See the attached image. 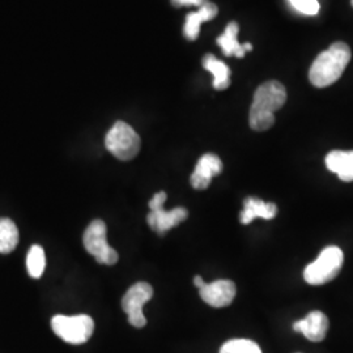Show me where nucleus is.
<instances>
[{"mask_svg": "<svg viewBox=\"0 0 353 353\" xmlns=\"http://www.w3.org/2000/svg\"><path fill=\"white\" fill-rule=\"evenodd\" d=\"M223 172V163L219 156L214 153L203 154L195 166L194 173L190 176L191 186L196 190H205L210 185L212 178L219 176Z\"/></svg>", "mask_w": 353, "mask_h": 353, "instance_id": "obj_10", "label": "nucleus"}, {"mask_svg": "<svg viewBox=\"0 0 353 353\" xmlns=\"http://www.w3.org/2000/svg\"><path fill=\"white\" fill-rule=\"evenodd\" d=\"M351 4H352V7H353V0H351Z\"/></svg>", "mask_w": 353, "mask_h": 353, "instance_id": "obj_23", "label": "nucleus"}, {"mask_svg": "<svg viewBox=\"0 0 353 353\" xmlns=\"http://www.w3.org/2000/svg\"><path fill=\"white\" fill-rule=\"evenodd\" d=\"M194 284H195V287H196V288H199V290H201L205 283H204V280H203L202 276H195V278H194Z\"/></svg>", "mask_w": 353, "mask_h": 353, "instance_id": "obj_22", "label": "nucleus"}, {"mask_svg": "<svg viewBox=\"0 0 353 353\" xmlns=\"http://www.w3.org/2000/svg\"><path fill=\"white\" fill-rule=\"evenodd\" d=\"M153 297L151 284L139 281L134 284L122 299V309L128 316L131 326L143 328L147 325V318L143 314V306Z\"/></svg>", "mask_w": 353, "mask_h": 353, "instance_id": "obj_8", "label": "nucleus"}, {"mask_svg": "<svg viewBox=\"0 0 353 353\" xmlns=\"http://www.w3.org/2000/svg\"><path fill=\"white\" fill-rule=\"evenodd\" d=\"M105 145L118 160L130 161L139 153L141 140L132 127L119 121L106 134Z\"/></svg>", "mask_w": 353, "mask_h": 353, "instance_id": "obj_4", "label": "nucleus"}, {"mask_svg": "<svg viewBox=\"0 0 353 353\" xmlns=\"http://www.w3.org/2000/svg\"><path fill=\"white\" fill-rule=\"evenodd\" d=\"M51 328L58 338L74 345L84 344L94 331L93 319L85 314L67 316H55L51 319Z\"/></svg>", "mask_w": 353, "mask_h": 353, "instance_id": "obj_5", "label": "nucleus"}, {"mask_svg": "<svg viewBox=\"0 0 353 353\" xmlns=\"http://www.w3.org/2000/svg\"><path fill=\"white\" fill-rule=\"evenodd\" d=\"M19 243V229L10 219H0V254L12 252Z\"/></svg>", "mask_w": 353, "mask_h": 353, "instance_id": "obj_17", "label": "nucleus"}, {"mask_svg": "<svg viewBox=\"0 0 353 353\" xmlns=\"http://www.w3.org/2000/svg\"><path fill=\"white\" fill-rule=\"evenodd\" d=\"M290 4L303 14L313 16L319 12V3L318 0H290Z\"/></svg>", "mask_w": 353, "mask_h": 353, "instance_id": "obj_20", "label": "nucleus"}, {"mask_svg": "<svg viewBox=\"0 0 353 353\" xmlns=\"http://www.w3.org/2000/svg\"><path fill=\"white\" fill-rule=\"evenodd\" d=\"M351 61V49L344 42L332 43L322 51L310 67L309 79L316 88H326L338 81Z\"/></svg>", "mask_w": 353, "mask_h": 353, "instance_id": "obj_2", "label": "nucleus"}, {"mask_svg": "<svg viewBox=\"0 0 353 353\" xmlns=\"http://www.w3.org/2000/svg\"><path fill=\"white\" fill-rule=\"evenodd\" d=\"M220 353H262L259 345L248 339H233L221 347Z\"/></svg>", "mask_w": 353, "mask_h": 353, "instance_id": "obj_19", "label": "nucleus"}, {"mask_svg": "<svg viewBox=\"0 0 353 353\" xmlns=\"http://www.w3.org/2000/svg\"><path fill=\"white\" fill-rule=\"evenodd\" d=\"M293 330L301 332L310 341H325L328 331V318L322 312H312L303 319L294 322Z\"/></svg>", "mask_w": 353, "mask_h": 353, "instance_id": "obj_11", "label": "nucleus"}, {"mask_svg": "<svg viewBox=\"0 0 353 353\" xmlns=\"http://www.w3.org/2000/svg\"><path fill=\"white\" fill-rule=\"evenodd\" d=\"M217 12H219V10H217L216 4L208 1V3L203 4L198 12L189 13L188 17H186L185 29H183V33H185L186 38L190 41H195L199 36L202 23L212 20L214 17H216Z\"/></svg>", "mask_w": 353, "mask_h": 353, "instance_id": "obj_14", "label": "nucleus"}, {"mask_svg": "<svg viewBox=\"0 0 353 353\" xmlns=\"http://www.w3.org/2000/svg\"><path fill=\"white\" fill-rule=\"evenodd\" d=\"M328 170L338 174L343 182L353 181V151H332L326 156Z\"/></svg>", "mask_w": 353, "mask_h": 353, "instance_id": "obj_13", "label": "nucleus"}, {"mask_svg": "<svg viewBox=\"0 0 353 353\" xmlns=\"http://www.w3.org/2000/svg\"><path fill=\"white\" fill-rule=\"evenodd\" d=\"M106 224L102 220H94L89 224L83 236L85 250L94 256L100 265H114L119 256L112 246L108 245Z\"/></svg>", "mask_w": 353, "mask_h": 353, "instance_id": "obj_6", "label": "nucleus"}, {"mask_svg": "<svg viewBox=\"0 0 353 353\" xmlns=\"http://www.w3.org/2000/svg\"><path fill=\"white\" fill-rule=\"evenodd\" d=\"M344 254L338 246H328L322 250L313 263L303 271V279L310 285H323L334 280L341 272Z\"/></svg>", "mask_w": 353, "mask_h": 353, "instance_id": "obj_3", "label": "nucleus"}, {"mask_svg": "<svg viewBox=\"0 0 353 353\" xmlns=\"http://www.w3.org/2000/svg\"><path fill=\"white\" fill-rule=\"evenodd\" d=\"M46 267L45 252L39 245H33L26 256V268L30 278L39 279Z\"/></svg>", "mask_w": 353, "mask_h": 353, "instance_id": "obj_18", "label": "nucleus"}, {"mask_svg": "<svg viewBox=\"0 0 353 353\" xmlns=\"http://www.w3.org/2000/svg\"><path fill=\"white\" fill-rule=\"evenodd\" d=\"M203 67L214 75V88L224 90L230 85V70L227 64L216 59L212 54L203 58Z\"/></svg>", "mask_w": 353, "mask_h": 353, "instance_id": "obj_16", "label": "nucleus"}, {"mask_svg": "<svg viewBox=\"0 0 353 353\" xmlns=\"http://www.w3.org/2000/svg\"><path fill=\"white\" fill-rule=\"evenodd\" d=\"M287 101V89L276 80L265 81L254 93L249 123L254 131H267L275 123V112Z\"/></svg>", "mask_w": 353, "mask_h": 353, "instance_id": "obj_1", "label": "nucleus"}, {"mask_svg": "<svg viewBox=\"0 0 353 353\" xmlns=\"http://www.w3.org/2000/svg\"><path fill=\"white\" fill-rule=\"evenodd\" d=\"M237 293L236 284L230 280H216L204 284L199 290L203 301L212 307H225L233 303Z\"/></svg>", "mask_w": 353, "mask_h": 353, "instance_id": "obj_9", "label": "nucleus"}, {"mask_svg": "<svg viewBox=\"0 0 353 353\" xmlns=\"http://www.w3.org/2000/svg\"><path fill=\"white\" fill-rule=\"evenodd\" d=\"M166 192L160 191L152 198L148 204L151 212L147 216V223L153 230L159 233V236H164L169 229L179 225L189 216L188 210L183 207H176L172 211H166L164 210Z\"/></svg>", "mask_w": 353, "mask_h": 353, "instance_id": "obj_7", "label": "nucleus"}, {"mask_svg": "<svg viewBox=\"0 0 353 353\" xmlns=\"http://www.w3.org/2000/svg\"><path fill=\"white\" fill-rule=\"evenodd\" d=\"M278 214V205L275 203H265L258 198H248L243 202V210L240 214L241 224L248 225L254 219L261 217L272 220Z\"/></svg>", "mask_w": 353, "mask_h": 353, "instance_id": "obj_12", "label": "nucleus"}, {"mask_svg": "<svg viewBox=\"0 0 353 353\" xmlns=\"http://www.w3.org/2000/svg\"><path fill=\"white\" fill-rule=\"evenodd\" d=\"M239 24L237 23H229L225 32L223 36L217 38V43L221 46L223 52L227 57H237V58H243L246 51H250L252 49V43H243L241 45L237 39V34H239Z\"/></svg>", "mask_w": 353, "mask_h": 353, "instance_id": "obj_15", "label": "nucleus"}, {"mask_svg": "<svg viewBox=\"0 0 353 353\" xmlns=\"http://www.w3.org/2000/svg\"><path fill=\"white\" fill-rule=\"evenodd\" d=\"M208 3V0H172L174 7H183V6H198L202 7L203 4Z\"/></svg>", "mask_w": 353, "mask_h": 353, "instance_id": "obj_21", "label": "nucleus"}]
</instances>
